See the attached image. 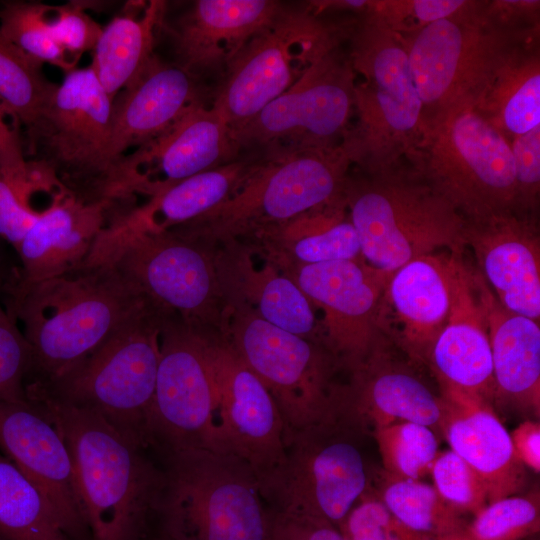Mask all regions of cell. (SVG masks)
I'll list each match as a JSON object with an SVG mask.
<instances>
[{
    "label": "cell",
    "mask_w": 540,
    "mask_h": 540,
    "mask_svg": "<svg viewBox=\"0 0 540 540\" xmlns=\"http://www.w3.org/2000/svg\"><path fill=\"white\" fill-rule=\"evenodd\" d=\"M440 389L438 426L450 449L483 479L488 503L518 494L526 484V467L517 459L509 431L493 405L456 389Z\"/></svg>",
    "instance_id": "26"
},
{
    "label": "cell",
    "mask_w": 540,
    "mask_h": 540,
    "mask_svg": "<svg viewBox=\"0 0 540 540\" xmlns=\"http://www.w3.org/2000/svg\"><path fill=\"white\" fill-rule=\"evenodd\" d=\"M0 171L21 200L32 207L30 204L29 163L25 154L22 125L17 116L1 99Z\"/></svg>",
    "instance_id": "47"
},
{
    "label": "cell",
    "mask_w": 540,
    "mask_h": 540,
    "mask_svg": "<svg viewBox=\"0 0 540 540\" xmlns=\"http://www.w3.org/2000/svg\"><path fill=\"white\" fill-rule=\"evenodd\" d=\"M440 388H452L493 404L495 385L487 325L473 280V268L458 259L447 323L427 359Z\"/></svg>",
    "instance_id": "27"
},
{
    "label": "cell",
    "mask_w": 540,
    "mask_h": 540,
    "mask_svg": "<svg viewBox=\"0 0 540 540\" xmlns=\"http://www.w3.org/2000/svg\"><path fill=\"white\" fill-rule=\"evenodd\" d=\"M473 108L508 142L540 126L539 35L502 56Z\"/></svg>",
    "instance_id": "32"
},
{
    "label": "cell",
    "mask_w": 540,
    "mask_h": 540,
    "mask_svg": "<svg viewBox=\"0 0 540 540\" xmlns=\"http://www.w3.org/2000/svg\"><path fill=\"white\" fill-rule=\"evenodd\" d=\"M338 529L347 540H415L416 534L401 525L377 495H362Z\"/></svg>",
    "instance_id": "43"
},
{
    "label": "cell",
    "mask_w": 540,
    "mask_h": 540,
    "mask_svg": "<svg viewBox=\"0 0 540 540\" xmlns=\"http://www.w3.org/2000/svg\"><path fill=\"white\" fill-rule=\"evenodd\" d=\"M112 99L89 67L68 73L34 123L23 131L25 154L61 188L85 203L109 199Z\"/></svg>",
    "instance_id": "8"
},
{
    "label": "cell",
    "mask_w": 540,
    "mask_h": 540,
    "mask_svg": "<svg viewBox=\"0 0 540 540\" xmlns=\"http://www.w3.org/2000/svg\"><path fill=\"white\" fill-rule=\"evenodd\" d=\"M537 216L510 211L466 221L465 245L492 293L507 310L540 319Z\"/></svg>",
    "instance_id": "22"
},
{
    "label": "cell",
    "mask_w": 540,
    "mask_h": 540,
    "mask_svg": "<svg viewBox=\"0 0 540 540\" xmlns=\"http://www.w3.org/2000/svg\"><path fill=\"white\" fill-rule=\"evenodd\" d=\"M201 79L173 61L154 54L136 78L112 101L110 159L168 131L197 105L208 103Z\"/></svg>",
    "instance_id": "23"
},
{
    "label": "cell",
    "mask_w": 540,
    "mask_h": 540,
    "mask_svg": "<svg viewBox=\"0 0 540 540\" xmlns=\"http://www.w3.org/2000/svg\"><path fill=\"white\" fill-rule=\"evenodd\" d=\"M93 253L110 260L163 316L223 337L230 309L211 244L172 229L132 230L111 221Z\"/></svg>",
    "instance_id": "5"
},
{
    "label": "cell",
    "mask_w": 540,
    "mask_h": 540,
    "mask_svg": "<svg viewBox=\"0 0 540 540\" xmlns=\"http://www.w3.org/2000/svg\"><path fill=\"white\" fill-rule=\"evenodd\" d=\"M6 244L0 239V292L6 283L15 275L18 268V264L12 260Z\"/></svg>",
    "instance_id": "52"
},
{
    "label": "cell",
    "mask_w": 540,
    "mask_h": 540,
    "mask_svg": "<svg viewBox=\"0 0 540 540\" xmlns=\"http://www.w3.org/2000/svg\"><path fill=\"white\" fill-rule=\"evenodd\" d=\"M407 161L465 221L517 212L510 144L473 107L429 126Z\"/></svg>",
    "instance_id": "10"
},
{
    "label": "cell",
    "mask_w": 540,
    "mask_h": 540,
    "mask_svg": "<svg viewBox=\"0 0 540 540\" xmlns=\"http://www.w3.org/2000/svg\"><path fill=\"white\" fill-rule=\"evenodd\" d=\"M385 475L387 480L377 496L401 525L430 538L467 537L462 513L448 504L433 485Z\"/></svg>",
    "instance_id": "36"
},
{
    "label": "cell",
    "mask_w": 540,
    "mask_h": 540,
    "mask_svg": "<svg viewBox=\"0 0 540 540\" xmlns=\"http://www.w3.org/2000/svg\"><path fill=\"white\" fill-rule=\"evenodd\" d=\"M491 346L494 402L534 417L540 415L539 321L507 310L473 269Z\"/></svg>",
    "instance_id": "29"
},
{
    "label": "cell",
    "mask_w": 540,
    "mask_h": 540,
    "mask_svg": "<svg viewBox=\"0 0 540 540\" xmlns=\"http://www.w3.org/2000/svg\"><path fill=\"white\" fill-rule=\"evenodd\" d=\"M159 349L148 426L150 449L156 455L188 449L225 452L209 337L164 317Z\"/></svg>",
    "instance_id": "16"
},
{
    "label": "cell",
    "mask_w": 540,
    "mask_h": 540,
    "mask_svg": "<svg viewBox=\"0 0 540 540\" xmlns=\"http://www.w3.org/2000/svg\"><path fill=\"white\" fill-rule=\"evenodd\" d=\"M166 7L165 1H129L102 27L90 68L112 101L156 53Z\"/></svg>",
    "instance_id": "33"
},
{
    "label": "cell",
    "mask_w": 540,
    "mask_h": 540,
    "mask_svg": "<svg viewBox=\"0 0 540 540\" xmlns=\"http://www.w3.org/2000/svg\"><path fill=\"white\" fill-rule=\"evenodd\" d=\"M163 319L146 301L87 358L45 384L25 387L26 395L95 413L150 449Z\"/></svg>",
    "instance_id": "6"
},
{
    "label": "cell",
    "mask_w": 540,
    "mask_h": 540,
    "mask_svg": "<svg viewBox=\"0 0 540 540\" xmlns=\"http://www.w3.org/2000/svg\"><path fill=\"white\" fill-rule=\"evenodd\" d=\"M485 16L498 28L514 34L540 31V1L493 0L483 1Z\"/></svg>",
    "instance_id": "48"
},
{
    "label": "cell",
    "mask_w": 540,
    "mask_h": 540,
    "mask_svg": "<svg viewBox=\"0 0 540 540\" xmlns=\"http://www.w3.org/2000/svg\"><path fill=\"white\" fill-rule=\"evenodd\" d=\"M465 3L466 0H368L364 13L377 17L393 31L406 34L452 15Z\"/></svg>",
    "instance_id": "42"
},
{
    "label": "cell",
    "mask_w": 540,
    "mask_h": 540,
    "mask_svg": "<svg viewBox=\"0 0 540 540\" xmlns=\"http://www.w3.org/2000/svg\"><path fill=\"white\" fill-rule=\"evenodd\" d=\"M347 19L330 21L306 4H285L222 73L211 105L232 132L285 92L323 53L345 40Z\"/></svg>",
    "instance_id": "13"
},
{
    "label": "cell",
    "mask_w": 540,
    "mask_h": 540,
    "mask_svg": "<svg viewBox=\"0 0 540 540\" xmlns=\"http://www.w3.org/2000/svg\"><path fill=\"white\" fill-rule=\"evenodd\" d=\"M209 348L219 394L223 448L250 465L261 488L285 458L282 416L265 385L222 337H209Z\"/></svg>",
    "instance_id": "20"
},
{
    "label": "cell",
    "mask_w": 540,
    "mask_h": 540,
    "mask_svg": "<svg viewBox=\"0 0 540 540\" xmlns=\"http://www.w3.org/2000/svg\"><path fill=\"white\" fill-rule=\"evenodd\" d=\"M270 516V540H347L327 521L272 510Z\"/></svg>",
    "instance_id": "50"
},
{
    "label": "cell",
    "mask_w": 540,
    "mask_h": 540,
    "mask_svg": "<svg viewBox=\"0 0 540 540\" xmlns=\"http://www.w3.org/2000/svg\"><path fill=\"white\" fill-rule=\"evenodd\" d=\"M0 540H71L40 491L1 451Z\"/></svg>",
    "instance_id": "35"
},
{
    "label": "cell",
    "mask_w": 540,
    "mask_h": 540,
    "mask_svg": "<svg viewBox=\"0 0 540 540\" xmlns=\"http://www.w3.org/2000/svg\"><path fill=\"white\" fill-rule=\"evenodd\" d=\"M345 42L357 76L353 122L342 142L353 166L407 160L423 135L422 105L400 35L377 17L352 16Z\"/></svg>",
    "instance_id": "4"
},
{
    "label": "cell",
    "mask_w": 540,
    "mask_h": 540,
    "mask_svg": "<svg viewBox=\"0 0 540 540\" xmlns=\"http://www.w3.org/2000/svg\"><path fill=\"white\" fill-rule=\"evenodd\" d=\"M279 249L284 268L334 261L363 260L357 232L344 197L256 235Z\"/></svg>",
    "instance_id": "34"
},
{
    "label": "cell",
    "mask_w": 540,
    "mask_h": 540,
    "mask_svg": "<svg viewBox=\"0 0 540 540\" xmlns=\"http://www.w3.org/2000/svg\"><path fill=\"white\" fill-rule=\"evenodd\" d=\"M114 203H85L63 193L38 216L15 249V279L34 282L63 274L86 261L110 221Z\"/></svg>",
    "instance_id": "28"
},
{
    "label": "cell",
    "mask_w": 540,
    "mask_h": 540,
    "mask_svg": "<svg viewBox=\"0 0 540 540\" xmlns=\"http://www.w3.org/2000/svg\"><path fill=\"white\" fill-rule=\"evenodd\" d=\"M394 346L383 337L369 357L351 370L342 385L343 411L361 428L375 429L398 422L430 428L438 426L440 396L394 354Z\"/></svg>",
    "instance_id": "25"
},
{
    "label": "cell",
    "mask_w": 540,
    "mask_h": 540,
    "mask_svg": "<svg viewBox=\"0 0 540 540\" xmlns=\"http://www.w3.org/2000/svg\"><path fill=\"white\" fill-rule=\"evenodd\" d=\"M415 540H469V539L468 537L441 539V538H430V537H425L422 535H417Z\"/></svg>",
    "instance_id": "54"
},
{
    "label": "cell",
    "mask_w": 540,
    "mask_h": 540,
    "mask_svg": "<svg viewBox=\"0 0 540 540\" xmlns=\"http://www.w3.org/2000/svg\"><path fill=\"white\" fill-rule=\"evenodd\" d=\"M540 530V495L535 488L523 496L488 503L467 524L469 540H522Z\"/></svg>",
    "instance_id": "40"
},
{
    "label": "cell",
    "mask_w": 540,
    "mask_h": 540,
    "mask_svg": "<svg viewBox=\"0 0 540 540\" xmlns=\"http://www.w3.org/2000/svg\"><path fill=\"white\" fill-rule=\"evenodd\" d=\"M449 251L420 256L392 273L382 294L377 327L413 363H427L447 323L456 265Z\"/></svg>",
    "instance_id": "21"
},
{
    "label": "cell",
    "mask_w": 540,
    "mask_h": 540,
    "mask_svg": "<svg viewBox=\"0 0 540 540\" xmlns=\"http://www.w3.org/2000/svg\"><path fill=\"white\" fill-rule=\"evenodd\" d=\"M515 175L516 210L537 216L540 192V126L509 141Z\"/></svg>",
    "instance_id": "44"
},
{
    "label": "cell",
    "mask_w": 540,
    "mask_h": 540,
    "mask_svg": "<svg viewBox=\"0 0 540 540\" xmlns=\"http://www.w3.org/2000/svg\"><path fill=\"white\" fill-rule=\"evenodd\" d=\"M43 64L22 52L0 29V99L19 119L23 131L38 118L57 84L43 72Z\"/></svg>",
    "instance_id": "37"
},
{
    "label": "cell",
    "mask_w": 540,
    "mask_h": 540,
    "mask_svg": "<svg viewBox=\"0 0 540 540\" xmlns=\"http://www.w3.org/2000/svg\"><path fill=\"white\" fill-rule=\"evenodd\" d=\"M343 197L363 261L392 274L420 256L463 255L466 221L407 160L378 169L351 166Z\"/></svg>",
    "instance_id": "3"
},
{
    "label": "cell",
    "mask_w": 540,
    "mask_h": 540,
    "mask_svg": "<svg viewBox=\"0 0 540 540\" xmlns=\"http://www.w3.org/2000/svg\"><path fill=\"white\" fill-rule=\"evenodd\" d=\"M517 459L535 473L540 472V424L527 419L509 432Z\"/></svg>",
    "instance_id": "51"
},
{
    "label": "cell",
    "mask_w": 540,
    "mask_h": 540,
    "mask_svg": "<svg viewBox=\"0 0 540 540\" xmlns=\"http://www.w3.org/2000/svg\"><path fill=\"white\" fill-rule=\"evenodd\" d=\"M351 166L342 144L273 155L229 200L171 229L208 244L256 236L342 197Z\"/></svg>",
    "instance_id": "9"
},
{
    "label": "cell",
    "mask_w": 540,
    "mask_h": 540,
    "mask_svg": "<svg viewBox=\"0 0 540 540\" xmlns=\"http://www.w3.org/2000/svg\"><path fill=\"white\" fill-rule=\"evenodd\" d=\"M229 309L222 338L272 395L286 435L343 414L342 385L333 381L340 366L323 344L285 331L245 305Z\"/></svg>",
    "instance_id": "12"
},
{
    "label": "cell",
    "mask_w": 540,
    "mask_h": 540,
    "mask_svg": "<svg viewBox=\"0 0 540 540\" xmlns=\"http://www.w3.org/2000/svg\"><path fill=\"white\" fill-rule=\"evenodd\" d=\"M0 451L40 491L71 540H90L64 437L25 392L0 396Z\"/></svg>",
    "instance_id": "19"
},
{
    "label": "cell",
    "mask_w": 540,
    "mask_h": 540,
    "mask_svg": "<svg viewBox=\"0 0 540 540\" xmlns=\"http://www.w3.org/2000/svg\"><path fill=\"white\" fill-rule=\"evenodd\" d=\"M344 43L319 56L293 85L233 132L242 151L276 156L342 144L354 116L357 80Z\"/></svg>",
    "instance_id": "15"
},
{
    "label": "cell",
    "mask_w": 540,
    "mask_h": 540,
    "mask_svg": "<svg viewBox=\"0 0 540 540\" xmlns=\"http://www.w3.org/2000/svg\"><path fill=\"white\" fill-rule=\"evenodd\" d=\"M33 400L64 437L90 540H146L157 524L166 482L155 453L95 413Z\"/></svg>",
    "instance_id": "2"
},
{
    "label": "cell",
    "mask_w": 540,
    "mask_h": 540,
    "mask_svg": "<svg viewBox=\"0 0 540 540\" xmlns=\"http://www.w3.org/2000/svg\"><path fill=\"white\" fill-rule=\"evenodd\" d=\"M224 244L216 260L228 304L245 305L265 321L323 344L313 306L292 278L273 262L256 269L236 240Z\"/></svg>",
    "instance_id": "30"
},
{
    "label": "cell",
    "mask_w": 540,
    "mask_h": 540,
    "mask_svg": "<svg viewBox=\"0 0 540 540\" xmlns=\"http://www.w3.org/2000/svg\"><path fill=\"white\" fill-rule=\"evenodd\" d=\"M146 540H174V539L168 537L167 535L157 530H154Z\"/></svg>",
    "instance_id": "53"
},
{
    "label": "cell",
    "mask_w": 540,
    "mask_h": 540,
    "mask_svg": "<svg viewBox=\"0 0 540 540\" xmlns=\"http://www.w3.org/2000/svg\"><path fill=\"white\" fill-rule=\"evenodd\" d=\"M49 25L55 41L73 59L93 51L102 27L94 21L79 2L49 5Z\"/></svg>",
    "instance_id": "45"
},
{
    "label": "cell",
    "mask_w": 540,
    "mask_h": 540,
    "mask_svg": "<svg viewBox=\"0 0 540 540\" xmlns=\"http://www.w3.org/2000/svg\"><path fill=\"white\" fill-rule=\"evenodd\" d=\"M385 473L420 480L430 472L438 452L433 430L412 422H398L373 431Z\"/></svg>",
    "instance_id": "39"
},
{
    "label": "cell",
    "mask_w": 540,
    "mask_h": 540,
    "mask_svg": "<svg viewBox=\"0 0 540 540\" xmlns=\"http://www.w3.org/2000/svg\"><path fill=\"white\" fill-rule=\"evenodd\" d=\"M360 428L342 414L336 420L286 435L285 458L261 488L270 510L336 527L367 491L369 479L354 440Z\"/></svg>",
    "instance_id": "14"
},
{
    "label": "cell",
    "mask_w": 540,
    "mask_h": 540,
    "mask_svg": "<svg viewBox=\"0 0 540 540\" xmlns=\"http://www.w3.org/2000/svg\"><path fill=\"white\" fill-rule=\"evenodd\" d=\"M242 150L211 103L197 105L168 131L122 156L114 166L110 200L149 199L236 158Z\"/></svg>",
    "instance_id": "17"
},
{
    "label": "cell",
    "mask_w": 540,
    "mask_h": 540,
    "mask_svg": "<svg viewBox=\"0 0 540 540\" xmlns=\"http://www.w3.org/2000/svg\"><path fill=\"white\" fill-rule=\"evenodd\" d=\"M399 35L421 101L424 132L446 114L474 107L502 56L539 32L502 30L485 16L483 1L466 0L452 15Z\"/></svg>",
    "instance_id": "11"
},
{
    "label": "cell",
    "mask_w": 540,
    "mask_h": 540,
    "mask_svg": "<svg viewBox=\"0 0 540 540\" xmlns=\"http://www.w3.org/2000/svg\"><path fill=\"white\" fill-rule=\"evenodd\" d=\"M48 10V4L38 1H1L0 29L9 41L29 57L68 73L76 68L78 61L55 41Z\"/></svg>",
    "instance_id": "38"
},
{
    "label": "cell",
    "mask_w": 540,
    "mask_h": 540,
    "mask_svg": "<svg viewBox=\"0 0 540 540\" xmlns=\"http://www.w3.org/2000/svg\"><path fill=\"white\" fill-rule=\"evenodd\" d=\"M38 213L21 200L0 171V239L15 251Z\"/></svg>",
    "instance_id": "49"
},
{
    "label": "cell",
    "mask_w": 540,
    "mask_h": 540,
    "mask_svg": "<svg viewBox=\"0 0 540 540\" xmlns=\"http://www.w3.org/2000/svg\"><path fill=\"white\" fill-rule=\"evenodd\" d=\"M313 307L323 312L322 342L340 367L362 364L383 336L377 312L392 274L359 261H334L286 267Z\"/></svg>",
    "instance_id": "18"
},
{
    "label": "cell",
    "mask_w": 540,
    "mask_h": 540,
    "mask_svg": "<svg viewBox=\"0 0 540 540\" xmlns=\"http://www.w3.org/2000/svg\"><path fill=\"white\" fill-rule=\"evenodd\" d=\"M0 300L30 347L24 388L76 366L146 302L110 260L98 255L39 281L21 282L14 275Z\"/></svg>",
    "instance_id": "1"
},
{
    "label": "cell",
    "mask_w": 540,
    "mask_h": 540,
    "mask_svg": "<svg viewBox=\"0 0 540 540\" xmlns=\"http://www.w3.org/2000/svg\"><path fill=\"white\" fill-rule=\"evenodd\" d=\"M272 155L243 150L233 160L193 175L150 198L144 205L115 215L132 230L164 231L189 223L229 200Z\"/></svg>",
    "instance_id": "31"
},
{
    "label": "cell",
    "mask_w": 540,
    "mask_h": 540,
    "mask_svg": "<svg viewBox=\"0 0 540 540\" xmlns=\"http://www.w3.org/2000/svg\"><path fill=\"white\" fill-rule=\"evenodd\" d=\"M157 457L166 482L154 530L174 540H270V510L242 458L206 449Z\"/></svg>",
    "instance_id": "7"
},
{
    "label": "cell",
    "mask_w": 540,
    "mask_h": 540,
    "mask_svg": "<svg viewBox=\"0 0 540 540\" xmlns=\"http://www.w3.org/2000/svg\"><path fill=\"white\" fill-rule=\"evenodd\" d=\"M284 6L275 0H197L173 24L163 21L160 29L172 39V61L201 79L206 73H223Z\"/></svg>",
    "instance_id": "24"
},
{
    "label": "cell",
    "mask_w": 540,
    "mask_h": 540,
    "mask_svg": "<svg viewBox=\"0 0 540 540\" xmlns=\"http://www.w3.org/2000/svg\"><path fill=\"white\" fill-rule=\"evenodd\" d=\"M429 473L439 495L460 513L475 515L488 504L483 479L451 449L437 454Z\"/></svg>",
    "instance_id": "41"
},
{
    "label": "cell",
    "mask_w": 540,
    "mask_h": 540,
    "mask_svg": "<svg viewBox=\"0 0 540 540\" xmlns=\"http://www.w3.org/2000/svg\"><path fill=\"white\" fill-rule=\"evenodd\" d=\"M30 367V347L0 300V396L24 393Z\"/></svg>",
    "instance_id": "46"
}]
</instances>
